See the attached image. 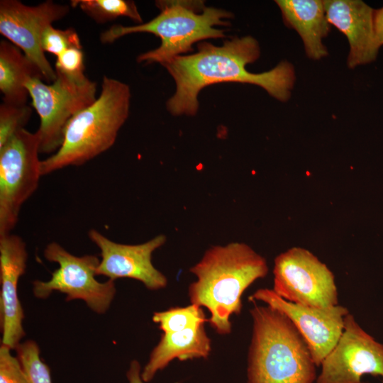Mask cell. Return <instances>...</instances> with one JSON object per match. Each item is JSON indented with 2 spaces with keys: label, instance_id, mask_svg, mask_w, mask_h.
<instances>
[{
  "label": "cell",
  "instance_id": "obj_20",
  "mask_svg": "<svg viewBox=\"0 0 383 383\" xmlns=\"http://www.w3.org/2000/svg\"><path fill=\"white\" fill-rule=\"evenodd\" d=\"M152 321L159 325L163 333L180 332L196 328L209 321L201 307L191 304L185 307H173L155 312Z\"/></svg>",
  "mask_w": 383,
  "mask_h": 383
},
{
  "label": "cell",
  "instance_id": "obj_10",
  "mask_svg": "<svg viewBox=\"0 0 383 383\" xmlns=\"http://www.w3.org/2000/svg\"><path fill=\"white\" fill-rule=\"evenodd\" d=\"M69 11V6L52 1L34 6L17 0L0 1V33L23 51L49 83L56 79V72L41 48V37L48 26L64 18Z\"/></svg>",
  "mask_w": 383,
  "mask_h": 383
},
{
  "label": "cell",
  "instance_id": "obj_13",
  "mask_svg": "<svg viewBox=\"0 0 383 383\" xmlns=\"http://www.w3.org/2000/svg\"><path fill=\"white\" fill-rule=\"evenodd\" d=\"M88 237L100 250L101 259L96 268V275L113 281L120 278L133 279L150 290H159L167 286V277L152 262L153 252L167 240L165 235H156L137 245L114 242L96 229H90Z\"/></svg>",
  "mask_w": 383,
  "mask_h": 383
},
{
  "label": "cell",
  "instance_id": "obj_6",
  "mask_svg": "<svg viewBox=\"0 0 383 383\" xmlns=\"http://www.w3.org/2000/svg\"><path fill=\"white\" fill-rule=\"evenodd\" d=\"M48 84L43 79H29L26 87L32 106L40 119L36 131L40 153H55L61 146L69 121L96 99V83L85 74L70 76L59 71Z\"/></svg>",
  "mask_w": 383,
  "mask_h": 383
},
{
  "label": "cell",
  "instance_id": "obj_19",
  "mask_svg": "<svg viewBox=\"0 0 383 383\" xmlns=\"http://www.w3.org/2000/svg\"><path fill=\"white\" fill-rule=\"evenodd\" d=\"M70 4L72 7H79L84 13L99 23L123 16L137 23L143 21L136 5L132 1L72 0Z\"/></svg>",
  "mask_w": 383,
  "mask_h": 383
},
{
  "label": "cell",
  "instance_id": "obj_12",
  "mask_svg": "<svg viewBox=\"0 0 383 383\" xmlns=\"http://www.w3.org/2000/svg\"><path fill=\"white\" fill-rule=\"evenodd\" d=\"M249 300L260 301L283 313L302 335L316 366L333 349L341 336L347 308L336 305L326 309L296 304L283 299L272 289L261 288Z\"/></svg>",
  "mask_w": 383,
  "mask_h": 383
},
{
  "label": "cell",
  "instance_id": "obj_3",
  "mask_svg": "<svg viewBox=\"0 0 383 383\" xmlns=\"http://www.w3.org/2000/svg\"><path fill=\"white\" fill-rule=\"evenodd\" d=\"M252 302L248 383H313L316 365L293 323L279 310Z\"/></svg>",
  "mask_w": 383,
  "mask_h": 383
},
{
  "label": "cell",
  "instance_id": "obj_15",
  "mask_svg": "<svg viewBox=\"0 0 383 383\" xmlns=\"http://www.w3.org/2000/svg\"><path fill=\"white\" fill-rule=\"evenodd\" d=\"M328 21L348 38L349 68L375 60L379 45L374 26V9L360 0L323 1Z\"/></svg>",
  "mask_w": 383,
  "mask_h": 383
},
{
  "label": "cell",
  "instance_id": "obj_21",
  "mask_svg": "<svg viewBox=\"0 0 383 383\" xmlns=\"http://www.w3.org/2000/svg\"><path fill=\"white\" fill-rule=\"evenodd\" d=\"M16 350L28 383H52L50 368L41 360L39 346L34 340L20 343Z\"/></svg>",
  "mask_w": 383,
  "mask_h": 383
},
{
  "label": "cell",
  "instance_id": "obj_4",
  "mask_svg": "<svg viewBox=\"0 0 383 383\" xmlns=\"http://www.w3.org/2000/svg\"><path fill=\"white\" fill-rule=\"evenodd\" d=\"M130 99L127 84L104 76L99 96L69 121L60 148L41 161L42 175L82 165L111 148L128 117Z\"/></svg>",
  "mask_w": 383,
  "mask_h": 383
},
{
  "label": "cell",
  "instance_id": "obj_14",
  "mask_svg": "<svg viewBox=\"0 0 383 383\" xmlns=\"http://www.w3.org/2000/svg\"><path fill=\"white\" fill-rule=\"evenodd\" d=\"M26 244L12 233L0 235V319L1 344L16 350L25 336L24 313L18 296V283L26 272Z\"/></svg>",
  "mask_w": 383,
  "mask_h": 383
},
{
  "label": "cell",
  "instance_id": "obj_22",
  "mask_svg": "<svg viewBox=\"0 0 383 383\" xmlns=\"http://www.w3.org/2000/svg\"><path fill=\"white\" fill-rule=\"evenodd\" d=\"M32 113L27 104L15 105L3 102L0 105V148L18 131L24 129Z\"/></svg>",
  "mask_w": 383,
  "mask_h": 383
},
{
  "label": "cell",
  "instance_id": "obj_17",
  "mask_svg": "<svg viewBox=\"0 0 383 383\" xmlns=\"http://www.w3.org/2000/svg\"><path fill=\"white\" fill-rule=\"evenodd\" d=\"M211 350V339L205 331L204 325L180 332L163 333L142 370L141 377L145 382H148L174 359L181 361L206 359Z\"/></svg>",
  "mask_w": 383,
  "mask_h": 383
},
{
  "label": "cell",
  "instance_id": "obj_25",
  "mask_svg": "<svg viewBox=\"0 0 383 383\" xmlns=\"http://www.w3.org/2000/svg\"><path fill=\"white\" fill-rule=\"evenodd\" d=\"M55 70L70 76L84 75V53L82 49L70 48L57 57Z\"/></svg>",
  "mask_w": 383,
  "mask_h": 383
},
{
  "label": "cell",
  "instance_id": "obj_27",
  "mask_svg": "<svg viewBox=\"0 0 383 383\" xmlns=\"http://www.w3.org/2000/svg\"><path fill=\"white\" fill-rule=\"evenodd\" d=\"M141 367L138 361H131L126 373L128 383H145L141 377Z\"/></svg>",
  "mask_w": 383,
  "mask_h": 383
},
{
  "label": "cell",
  "instance_id": "obj_26",
  "mask_svg": "<svg viewBox=\"0 0 383 383\" xmlns=\"http://www.w3.org/2000/svg\"><path fill=\"white\" fill-rule=\"evenodd\" d=\"M374 26L377 40L383 46V6L374 11Z\"/></svg>",
  "mask_w": 383,
  "mask_h": 383
},
{
  "label": "cell",
  "instance_id": "obj_11",
  "mask_svg": "<svg viewBox=\"0 0 383 383\" xmlns=\"http://www.w3.org/2000/svg\"><path fill=\"white\" fill-rule=\"evenodd\" d=\"M321 365L316 383H362L365 374L380 376L383 383V344L348 313L341 336Z\"/></svg>",
  "mask_w": 383,
  "mask_h": 383
},
{
  "label": "cell",
  "instance_id": "obj_16",
  "mask_svg": "<svg viewBox=\"0 0 383 383\" xmlns=\"http://www.w3.org/2000/svg\"><path fill=\"white\" fill-rule=\"evenodd\" d=\"M286 25L294 28L301 37L306 55L321 60L328 55L323 43L331 30L323 2L321 0H277Z\"/></svg>",
  "mask_w": 383,
  "mask_h": 383
},
{
  "label": "cell",
  "instance_id": "obj_24",
  "mask_svg": "<svg viewBox=\"0 0 383 383\" xmlns=\"http://www.w3.org/2000/svg\"><path fill=\"white\" fill-rule=\"evenodd\" d=\"M11 349L0 346V383H28L22 366Z\"/></svg>",
  "mask_w": 383,
  "mask_h": 383
},
{
  "label": "cell",
  "instance_id": "obj_5",
  "mask_svg": "<svg viewBox=\"0 0 383 383\" xmlns=\"http://www.w3.org/2000/svg\"><path fill=\"white\" fill-rule=\"evenodd\" d=\"M160 13L150 21L138 26L114 25L100 35L102 43H112L121 37L135 33H149L161 39L160 45L140 54L138 62L164 65L173 58L193 50L196 42L224 38L216 26L230 24L225 18L232 14L225 10L206 7L201 1H157Z\"/></svg>",
  "mask_w": 383,
  "mask_h": 383
},
{
  "label": "cell",
  "instance_id": "obj_2",
  "mask_svg": "<svg viewBox=\"0 0 383 383\" xmlns=\"http://www.w3.org/2000/svg\"><path fill=\"white\" fill-rule=\"evenodd\" d=\"M268 270L265 258L244 243L212 246L189 270L196 277L189 287L190 302L209 311L208 322L217 333L230 334L243 292Z\"/></svg>",
  "mask_w": 383,
  "mask_h": 383
},
{
  "label": "cell",
  "instance_id": "obj_1",
  "mask_svg": "<svg viewBox=\"0 0 383 383\" xmlns=\"http://www.w3.org/2000/svg\"><path fill=\"white\" fill-rule=\"evenodd\" d=\"M260 54L256 39L245 36L226 40L221 46L202 42L197 52L173 58L163 65L176 83L175 93L167 102V110L174 116H194L199 91L221 82L255 84L276 99L288 101L296 79L294 66L284 60L267 72H249L246 65L257 60Z\"/></svg>",
  "mask_w": 383,
  "mask_h": 383
},
{
  "label": "cell",
  "instance_id": "obj_7",
  "mask_svg": "<svg viewBox=\"0 0 383 383\" xmlns=\"http://www.w3.org/2000/svg\"><path fill=\"white\" fill-rule=\"evenodd\" d=\"M40 144L38 133L24 128L0 148V235L11 233L22 206L38 187Z\"/></svg>",
  "mask_w": 383,
  "mask_h": 383
},
{
  "label": "cell",
  "instance_id": "obj_9",
  "mask_svg": "<svg viewBox=\"0 0 383 383\" xmlns=\"http://www.w3.org/2000/svg\"><path fill=\"white\" fill-rule=\"evenodd\" d=\"M273 292L289 302L326 309L338 305L335 277L309 250L293 247L274 259Z\"/></svg>",
  "mask_w": 383,
  "mask_h": 383
},
{
  "label": "cell",
  "instance_id": "obj_8",
  "mask_svg": "<svg viewBox=\"0 0 383 383\" xmlns=\"http://www.w3.org/2000/svg\"><path fill=\"white\" fill-rule=\"evenodd\" d=\"M45 258L59 267L48 281L35 280L33 292L38 299L48 298L53 291L66 294V301L83 300L93 311L104 313L110 307L116 289L114 281L100 282L95 278L100 262L97 256H75L61 245L52 242L43 251Z\"/></svg>",
  "mask_w": 383,
  "mask_h": 383
},
{
  "label": "cell",
  "instance_id": "obj_18",
  "mask_svg": "<svg viewBox=\"0 0 383 383\" xmlns=\"http://www.w3.org/2000/svg\"><path fill=\"white\" fill-rule=\"evenodd\" d=\"M33 78L43 80L40 69L13 44L1 40L0 43V90L3 102L26 104L29 96L26 87Z\"/></svg>",
  "mask_w": 383,
  "mask_h": 383
},
{
  "label": "cell",
  "instance_id": "obj_23",
  "mask_svg": "<svg viewBox=\"0 0 383 383\" xmlns=\"http://www.w3.org/2000/svg\"><path fill=\"white\" fill-rule=\"evenodd\" d=\"M41 48L45 52H48L57 57L70 48L82 49V45L74 28L57 29L51 25L43 31L41 37Z\"/></svg>",
  "mask_w": 383,
  "mask_h": 383
}]
</instances>
